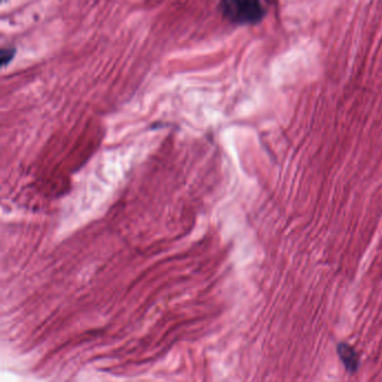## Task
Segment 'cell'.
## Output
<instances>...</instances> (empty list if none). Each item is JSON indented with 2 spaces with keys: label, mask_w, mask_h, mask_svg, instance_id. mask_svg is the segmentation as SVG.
<instances>
[{
  "label": "cell",
  "mask_w": 382,
  "mask_h": 382,
  "mask_svg": "<svg viewBox=\"0 0 382 382\" xmlns=\"http://www.w3.org/2000/svg\"><path fill=\"white\" fill-rule=\"evenodd\" d=\"M338 353L347 372L351 374H356L360 367L359 356L356 351L350 344L340 343L338 345Z\"/></svg>",
  "instance_id": "cell-2"
},
{
  "label": "cell",
  "mask_w": 382,
  "mask_h": 382,
  "mask_svg": "<svg viewBox=\"0 0 382 382\" xmlns=\"http://www.w3.org/2000/svg\"><path fill=\"white\" fill-rule=\"evenodd\" d=\"M220 12L228 21L235 24H255L265 16V7L255 0H230L220 3Z\"/></svg>",
  "instance_id": "cell-1"
},
{
  "label": "cell",
  "mask_w": 382,
  "mask_h": 382,
  "mask_svg": "<svg viewBox=\"0 0 382 382\" xmlns=\"http://www.w3.org/2000/svg\"><path fill=\"white\" fill-rule=\"evenodd\" d=\"M0 54H1L0 55V63H1L3 66H5V65L8 64L14 59V56L16 54V48L15 47H3Z\"/></svg>",
  "instance_id": "cell-3"
}]
</instances>
